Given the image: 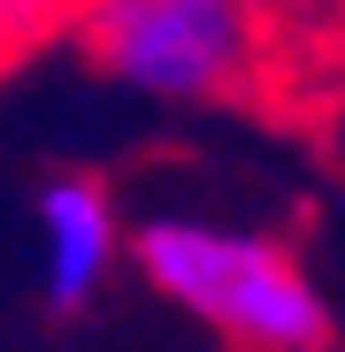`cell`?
<instances>
[{"instance_id":"1","label":"cell","mask_w":345,"mask_h":352,"mask_svg":"<svg viewBox=\"0 0 345 352\" xmlns=\"http://www.w3.org/2000/svg\"><path fill=\"white\" fill-rule=\"evenodd\" d=\"M70 31L115 85L169 107L269 100L300 54L292 0H85Z\"/></svg>"},{"instance_id":"2","label":"cell","mask_w":345,"mask_h":352,"mask_svg":"<svg viewBox=\"0 0 345 352\" xmlns=\"http://www.w3.org/2000/svg\"><path fill=\"white\" fill-rule=\"evenodd\" d=\"M138 276L161 291L169 307L207 322L230 352H315L330 344V307L292 245L261 238V230H215L161 214L138 222Z\"/></svg>"},{"instance_id":"3","label":"cell","mask_w":345,"mask_h":352,"mask_svg":"<svg viewBox=\"0 0 345 352\" xmlns=\"http://www.w3.org/2000/svg\"><path fill=\"white\" fill-rule=\"evenodd\" d=\"M39 253H46V307L70 314L107 283L115 253H123V222L115 199L92 176H54L39 192Z\"/></svg>"},{"instance_id":"4","label":"cell","mask_w":345,"mask_h":352,"mask_svg":"<svg viewBox=\"0 0 345 352\" xmlns=\"http://www.w3.org/2000/svg\"><path fill=\"white\" fill-rule=\"evenodd\" d=\"M77 8L85 0H0V69L31 62L46 38H62L77 23Z\"/></svg>"},{"instance_id":"5","label":"cell","mask_w":345,"mask_h":352,"mask_svg":"<svg viewBox=\"0 0 345 352\" xmlns=\"http://www.w3.org/2000/svg\"><path fill=\"white\" fill-rule=\"evenodd\" d=\"M322 54H330L337 77H345V0H330V16H322Z\"/></svg>"},{"instance_id":"6","label":"cell","mask_w":345,"mask_h":352,"mask_svg":"<svg viewBox=\"0 0 345 352\" xmlns=\"http://www.w3.org/2000/svg\"><path fill=\"white\" fill-rule=\"evenodd\" d=\"M315 352H337V344H315Z\"/></svg>"}]
</instances>
